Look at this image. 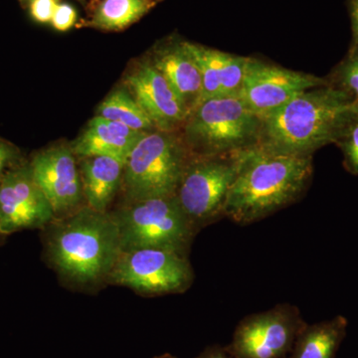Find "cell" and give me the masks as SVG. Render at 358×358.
I'll return each mask as SVG.
<instances>
[{
  "mask_svg": "<svg viewBox=\"0 0 358 358\" xmlns=\"http://www.w3.org/2000/svg\"><path fill=\"white\" fill-rule=\"evenodd\" d=\"M41 231L45 261L65 284L78 289L108 285L122 253L119 227L110 211L85 205Z\"/></svg>",
  "mask_w": 358,
  "mask_h": 358,
  "instance_id": "1",
  "label": "cell"
},
{
  "mask_svg": "<svg viewBox=\"0 0 358 358\" xmlns=\"http://www.w3.org/2000/svg\"><path fill=\"white\" fill-rule=\"evenodd\" d=\"M352 98L331 85L308 90L262 119L258 147L273 154L313 157L336 143L355 117Z\"/></svg>",
  "mask_w": 358,
  "mask_h": 358,
  "instance_id": "2",
  "label": "cell"
},
{
  "mask_svg": "<svg viewBox=\"0 0 358 358\" xmlns=\"http://www.w3.org/2000/svg\"><path fill=\"white\" fill-rule=\"evenodd\" d=\"M313 157L249 150L226 201L224 215L249 225L294 204L308 189Z\"/></svg>",
  "mask_w": 358,
  "mask_h": 358,
  "instance_id": "3",
  "label": "cell"
},
{
  "mask_svg": "<svg viewBox=\"0 0 358 358\" xmlns=\"http://www.w3.org/2000/svg\"><path fill=\"white\" fill-rule=\"evenodd\" d=\"M182 128L181 138L192 155L229 154L258 145L262 119L237 94L199 103Z\"/></svg>",
  "mask_w": 358,
  "mask_h": 358,
  "instance_id": "4",
  "label": "cell"
},
{
  "mask_svg": "<svg viewBox=\"0 0 358 358\" xmlns=\"http://www.w3.org/2000/svg\"><path fill=\"white\" fill-rule=\"evenodd\" d=\"M190 157L174 131H148L124 164L122 188L127 201L174 195Z\"/></svg>",
  "mask_w": 358,
  "mask_h": 358,
  "instance_id": "5",
  "label": "cell"
},
{
  "mask_svg": "<svg viewBox=\"0 0 358 358\" xmlns=\"http://www.w3.org/2000/svg\"><path fill=\"white\" fill-rule=\"evenodd\" d=\"M248 152L190 157L174 196L195 232L225 217L228 194Z\"/></svg>",
  "mask_w": 358,
  "mask_h": 358,
  "instance_id": "6",
  "label": "cell"
},
{
  "mask_svg": "<svg viewBox=\"0 0 358 358\" xmlns=\"http://www.w3.org/2000/svg\"><path fill=\"white\" fill-rule=\"evenodd\" d=\"M110 213L119 227L122 251L159 248L188 256L197 234L174 195L126 201Z\"/></svg>",
  "mask_w": 358,
  "mask_h": 358,
  "instance_id": "7",
  "label": "cell"
},
{
  "mask_svg": "<svg viewBox=\"0 0 358 358\" xmlns=\"http://www.w3.org/2000/svg\"><path fill=\"white\" fill-rule=\"evenodd\" d=\"M194 272L188 256L171 250L122 251L108 285L124 287L145 296L182 294L192 287Z\"/></svg>",
  "mask_w": 358,
  "mask_h": 358,
  "instance_id": "8",
  "label": "cell"
},
{
  "mask_svg": "<svg viewBox=\"0 0 358 358\" xmlns=\"http://www.w3.org/2000/svg\"><path fill=\"white\" fill-rule=\"evenodd\" d=\"M306 324L296 306L278 303L245 317L225 348L234 358H285Z\"/></svg>",
  "mask_w": 358,
  "mask_h": 358,
  "instance_id": "9",
  "label": "cell"
},
{
  "mask_svg": "<svg viewBox=\"0 0 358 358\" xmlns=\"http://www.w3.org/2000/svg\"><path fill=\"white\" fill-rule=\"evenodd\" d=\"M55 219L33 176L29 162L13 167L0 180V235L42 230Z\"/></svg>",
  "mask_w": 358,
  "mask_h": 358,
  "instance_id": "10",
  "label": "cell"
},
{
  "mask_svg": "<svg viewBox=\"0 0 358 358\" xmlns=\"http://www.w3.org/2000/svg\"><path fill=\"white\" fill-rule=\"evenodd\" d=\"M329 85V80L285 69L249 57L239 95L252 112L265 117L303 92Z\"/></svg>",
  "mask_w": 358,
  "mask_h": 358,
  "instance_id": "11",
  "label": "cell"
},
{
  "mask_svg": "<svg viewBox=\"0 0 358 358\" xmlns=\"http://www.w3.org/2000/svg\"><path fill=\"white\" fill-rule=\"evenodd\" d=\"M76 159L72 148L59 145L42 150L29 162L55 219L67 217L86 205Z\"/></svg>",
  "mask_w": 358,
  "mask_h": 358,
  "instance_id": "12",
  "label": "cell"
},
{
  "mask_svg": "<svg viewBox=\"0 0 358 358\" xmlns=\"http://www.w3.org/2000/svg\"><path fill=\"white\" fill-rule=\"evenodd\" d=\"M131 94L159 131L182 128L189 112L152 63H143L127 79Z\"/></svg>",
  "mask_w": 358,
  "mask_h": 358,
  "instance_id": "13",
  "label": "cell"
},
{
  "mask_svg": "<svg viewBox=\"0 0 358 358\" xmlns=\"http://www.w3.org/2000/svg\"><path fill=\"white\" fill-rule=\"evenodd\" d=\"M185 43L201 74L202 90L199 103L216 96L239 94L249 57L225 53L192 42Z\"/></svg>",
  "mask_w": 358,
  "mask_h": 358,
  "instance_id": "14",
  "label": "cell"
},
{
  "mask_svg": "<svg viewBox=\"0 0 358 358\" xmlns=\"http://www.w3.org/2000/svg\"><path fill=\"white\" fill-rule=\"evenodd\" d=\"M145 134L96 115L75 141L72 150L77 157H107L124 164Z\"/></svg>",
  "mask_w": 358,
  "mask_h": 358,
  "instance_id": "15",
  "label": "cell"
},
{
  "mask_svg": "<svg viewBox=\"0 0 358 358\" xmlns=\"http://www.w3.org/2000/svg\"><path fill=\"white\" fill-rule=\"evenodd\" d=\"M150 63L171 85L190 114L201 96L202 81L199 65L186 49L185 41L164 45L155 52Z\"/></svg>",
  "mask_w": 358,
  "mask_h": 358,
  "instance_id": "16",
  "label": "cell"
},
{
  "mask_svg": "<svg viewBox=\"0 0 358 358\" xmlns=\"http://www.w3.org/2000/svg\"><path fill=\"white\" fill-rule=\"evenodd\" d=\"M85 202L94 210L109 212L122 188L124 164L107 157H78Z\"/></svg>",
  "mask_w": 358,
  "mask_h": 358,
  "instance_id": "17",
  "label": "cell"
},
{
  "mask_svg": "<svg viewBox=\"0 0 358 358\" xmlns=\"http://www.w3.org/2000/svg\"><path fill=\"white\" fill-rule=\"evenodd\" d=\"M343 315L306 324L296 339L289 358H334L346 336Z\"/></svg>",
  "mask_w": 358,
  "mask_h": 358,
  "instance_id": "18",
  "label": "cell"
},
{
  "mask_svg": "<svg viewBox=\"0 0 358 358\" xmlns=\"http://www.w3.org/2000/svg\"><path fill=\"white\" fill-rule=\"evenodd\" d=\"M98 115L143 133L157 129L140 103L126 90H117L110 94L99 106Z\"/></svg>",
  "mask_w": 358,
  "mask_h": 358,
  "instance_id": "19",
  "label": "cell"
},
{
  "mask_svg": "<svg viewBox=\"0 0 358 358\" xmlns=\"http://www.w3.org/2000/svg\"><path fill=\"white\" fill-rule=\"evenodd\" d=\"M148 0H103L91 25L99 29L121 30L141 20L150 10Z\"/></svg>",
  "mask_w": 358,
  "mask_h": 358,
  "instance_id": "20",
  "label": "cell"
},
{
  "mask_svg": "<svg viewBox=\"0 0 358 358\" xmlns=\"http://www.w3.org/2000/svg\"><path fill=\"white\" fill-rule=\"evenodd\" d=\"M329 85L345 92L353 101H358V48L353 47L345 60L334 72Z\"/></svg>",
  "mask_w": 358,
  "mask_h": 358,
  "instance_id": "21",
  "label": "cell"
},
{
  "mask_svg": "<svg viewBox=\"0 0 358 358\" xmlns=\"http://www.w3.org/2000/svg\"><path fill=\"white\" fill-rule=\"evenodd\" d=\"M336 143L343 152L345 169L358 176V117H353Z\"/></svg>",
  "mask_w": 358,
  "mask_h": 358,
  "instance_id": "22",
  "label": "cell"
},
{
  "mask_svg": "<svg viewBox=\"0 0 358 358\" xmlns=\"http://www.w3.org/2000/svg\"><path fill=\"white\" fill-rule=\"evenodd\" d=\"M24 162L18 148L6 141L0 140V180L10 169Z\"/></svg>",
  "mask_w": 358,
  "mask_h": 358,
  "instance_id": "23",
  "label": "cell"
},
{
  "mask_svg": "<svg viewBox=\"0 0 358 358\" xmlns=\"http://www.w3.org/2000/svg\"><path fill=\"white\" fill-rule=\"evenodd\" d=\"M77 13L74 7L68 3H58L51 24L58 31H67L76 23Z\"/></svg>",
  "mask_w": 358,
  "mask_h": 358,
  "instance_id": "24",
  "label": "cell"
},
{
  "mask_svg": "<svg viewBox=\"0 0 358 358\" xmlns=\"http://www.w3.org/2000/svg\"><path fill=\"white\" fill-rule=\"evenodd\" d=\"M58 0H30V14L39 23H51Z\"/></svg>",
  "mask_w": 358,
  "mask_h": 358,
  "instance_id": "25",
  "label": "cell"
},
{
  "mask_svg": "<svg viewBox=\"0 0 358 358\" xmlns=\"http://www.w3.org/2000/svg\"><path fill=\"white\" fill-rule=\"evenodd\" d=\"M196 358H234L229 352H227L226 348L220 345H211L205 348L203 352L200 353Z\"/></svg>",
  "mask_w": 358,
  "mask_h": 358,
  "instance_id": "26",
  "label": "cell"
},
{
  "mask_svg": "<svg viewBox=\"0 0 358 358\" xmlns=\"http://www.w3.org/2000/svg\"><path fill=\"white\" fill-rule=\"evenodd\" d=\"M350 15H352L353 36L355 47L358 48V0H350Z\"/></svg>",
  "mask_w": 358,
  "mask_h": 358,
  "instance_id": "27",
  "label": "cell"
},
{
  "mask_svg": "<svg viewBox=\"0 0 358 358\" xmlns=\"http://www.w3.org/2000/svg\"><path fill=\"white\" fill-rule=\"evenodd\" d=\"M352 112L355 117H358V101H353L352 102Z\"/></svg>",
  "mask_w": 358,
  "mask_h": 358,
  "instance_id": "28",
  "label": "cell"
},
{
  "mask_svg": "<svg viewBox=\"0 0 358 358\" xmlns=\"http://www.w3.org/2000/svg\"><path fill=\"white\" fill-rule=\"evenodd\" d=\"M152 358H178L171 355V353H164V355H157V357Z\"/></svg>",
  "mask_w": 358,
  "mask_h": 358,
  "instance_id": "29",
  "label": "cell"
},
{
  "mask_svg": "<svg viewBox=\"0 0 358 358\" xmlns=\"http://www.w3.org/2000/svg\"><path fill=\"white\" fill-rule=\"evenodd\" d=\"M6 236H2V235H0V246L4 243V240H6Z\"/></svg>",
  "mask_w": 358,
  "mask_h": 358,
  "instance_id": "30",
  "label": "cell"
},
{
  "mask_svg": "<svg viewBox=\"0 0 358 358\" xmlns=\"http://www.w3.org/2000/svg\"><path fill=\"white\" fill-rule=\"evenodd\" d=\"M148 1L152 6V4L157 3V2L162 1V0H148Z\"/></svg>",
  "mask_w": 358,
  "mask_h": 358,
  "instance_id": "31",
  "label": "cell"
}]
</instances>
